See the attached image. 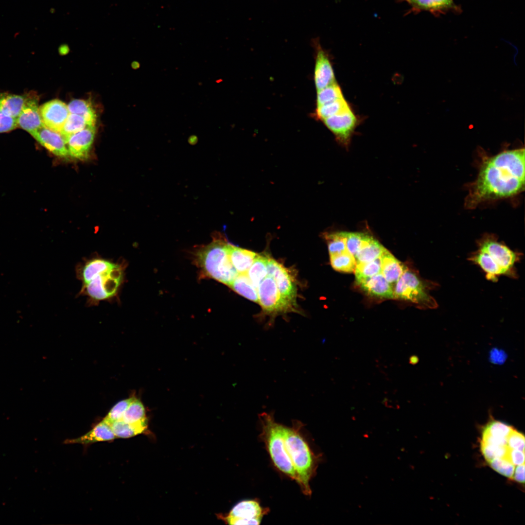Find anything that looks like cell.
<instances>
[{"mask_svg":"<svg viewBox=\"0 0 525 525\" xmlns=\"http://www.w3.org/2000/svg\"><path fill=\"white\" fill-rule=\"evenodd\" d=\"M88 125L86 120L82 116L70 113L59 133L66 143L70 136L82 130Z\"/></svg>","mask_w":525,"mask_h":525,"instance_id":"4dcf8cb0","label":"cell"},{"mask_svg":"<svg viewBox=\"0 0 525 525\" xmlns=\"http://www.w3.org/2000/svg\"><path fill=\"white\" fill-rule=\"evenodd\" d=\"M259 419L262 427L260 437L273 464L279 470L298 483V476L285 448L281 424L276 422L272 412L261 413Z\"/></svg>","mask_w":525,"mask_h":525,"instance_id":"52a82bcc","label":"cell"},{"mask_svg":"<svg viewBox=\"0 0 525 525\" xmlns=\"http://www.w3.org/2000/svg\"><path fill=\"white\" fill-rule=\"evenodd\" d=\"M350 107V105L344 97L332 102L317 106L315 116L322 121L324 119L344 111Z\"/></svg>","mask_w":525,"mask_h":525,"instance_id":"f546056e","label":"cell"},{"mask_svg":"<svg viewBox=\"0 0 525 525\" xmlns=\"http://www.w3.org/2000/svg\"><path fill=\"white\" fill-rule=\"evenodd\" d=\"M304 424L292 420V426L281 424V428L287 453L298 477V484L302 492L312 493L309 482L317 467V459L301 433Z\"/></svg>","mask_w":525,"mask_h":525,"instance_id":"5b68a950","label":"cell"},{"mask_svg":"<svg viewBox=\"0 0 525 525\" xmlns=\"http://www.w3.org/2000/svg\"><path fill=\"white\" fill-rule=\"evenodd\" d=\"M356 283L370 296L381 298L394 299L392 286L381 273L361 280Z\"/></svg>","mask_w":525,"mask_h":525,"instance_id":"ac0fdd59","label":"cell"},{"mask_svg":"<svg viewBox=\"0 0 525 525\" xmlns=\"http://www.w3.org/2000/svg\"><path fill=\"white\" fill-rule=\"evenodd\" d=\"M229 287L240 295L259 303L257 289L252 283L247 273L238 274Z\"/></svg>","mask_w":525,"mask_h":525,"instance_id":"d4e9b609","label":"cell"},{"mask_svg":"<svg viewBox=\"0 0 525 525\" xmlns=\"http://www.w3.org/2000/svg\"><path fill=\"white\" fill-rule=\"evenodd\" d=\"M269 510L256 499L245 500L237 504L223 518L229 525H260Z\"/></svg>","mask_w":525,"mask_h":525,"instance_id":"8fae6325","label":"cell"},{"mask_svg":"<svg viewBox=\"0 0 525 525\" xmlns=\"http://www.w3.org/2000/svg\"><path fill=\"white\" fill-rule=\"evenodd\" d=\"M316 49L314 79L317 91L335 82L333 69L327 52L321 47L318 39L314 41Z\"/></svg>","mask_w":525,"mask_h":525,"instance_id":"9a60e30c","label":"cell"},{"mask_svg":"<svg viewBox=\"0 0 525 525\" xmlns=\"http://www.w3.org/2000/svg\"><path fill=\"white\" fill-rule=\"evenodd\" d=\"M477 246L468 259L483 270L488 280L497 281L501 275L517 278L514 265L520 260L521 253L513 251L499 242L497 236L492 233L484 234L477 241Z\"/></svg>","mask_w":525,"mask_h":525,"instance_id":"277c9868","label":"cell"},{"mask_svg":"<svg viewBox=\"0 0 525 525\" xmlns=\"http://www.w3.org/2000/svg\"><path fill=\"white\" fill-rule=\"evenodd\" d=\"M228 243L220 233L214 234L211 242L197 250L195 261L203 276L229 286L238 273L230 260Z\"/></svg>","mask_w":525,"mask_h":525,"instance_id":"8992f818","label":"cell"},{"mask_svg":"<svg viewBox=\"0 0 525 525\" xmlns=\"http://www.w3.org/2000/svg\"><path fill=\"white\" fill-rule=\"evenodd\" d=\"M30 135L54 155L61 158L69 156L66 143L60 133L44 125Z\"/></svg>","mask_w":525,"mask_h":525,"instance_id":"e0dca14e","label":"cell"},{"mask_svg":"<svg viewBox=\"0 0 525 525\" xmlns=\"http://www.w3.org/2000/svg\"><path fill=\"white\" fill-rule=\"evenodd\" d=\"M17 128L16 119L7 115L0 109V133L9 132Z\"/></svg>","mask_w":525,"mask_h":525,"instance_id":"74e56055","label":"cell"},{"mask_svg":"<svg viewBox=\"0 0 525 525\" xmlns=\"http://www.w3.org/2000/svg\"><path fill=\"white\" fill-rule=\"evenodd\" d=\"M259 303L263 312L270 315H276L296 311L294 306L281 296L274 279L268 276L257 288Z\"/></svg>","mask_w":525,"mask_h":525,"instance_id":"9c48e42d","label":"cell"},{"mask_svg":"<svg viewBox=\"0 0 525 525\" xmlns=\"http://www.w3.org/2000/svg\"><path fill=\"white\" fill-rule=\"evenodd\" d=\"M95 132V126L88 125L82 130L70 136L66 142L69 155L78 159L87 158Z\"/></svg>","mask_w":525,"mask_h":525,"instance_id":"2e32d148","label":"cell"},{"mask_svg":"<svg viewBox=\"0 0 525 525\" xmlns=\"http://www.w3.org/2000/svg\"><path fill=\"white\" fill-rule=\"evenodd\" d=\"M482 454L490 467L514 481L525 482V437L512 426L490 419L482 427Z\"/></svg>","mask_w":525,"mask_h":525,"instance_id":"7a4b0ae2","label":"cell"},{"mask_svg":"<svg viewBox=\"0 0 525 525\" xmlns=\"http://www.w3.org/2000/svg\"><path fill=\"white\" fill-rule=\"evenodd\" d=\"M116 438L110 425L102 420L85 435L77 438L66 439L64 443L88 445L97 442L111 441Z\"/></svg>","mask_w":525,"mask_h":525,"instance_id":"d6986e66","label":"cell"},{"mask_svg":"<svg viewBox=\"0 0 525 525\" xmlns=\"http://www.w3.org/2000/svg\"><path fill=\"white\" fill-rule=\"evenodd\" d=\"M227 249L230 260L238 274L246 273L258 254L228 242Z\"/></svg>","mask_w":525,"mask_h":525,"instance_id":"44dd1931","label":"cell"},{"mask_svg":"<svg viewBox=\"0 0 525 525\" xmlns=\"http://www.w3.org/2000/svg\"><path fill=\"white\" fill-rule=\"evenodd\" d=\"M124 270V263L100 257L87 260L78 268L81 292L93 303L113 299L123 282Z\"/></svg>","mask_w":525,"mask_h":525,"instance_id":"3957f363","label":"cell"},{"mask_svg":"<svg viewBox=\"0 0 525 525\" xmlns=\"http://www.w3.org/2000/svg\"><path fill=\"white\" fill-rule=\"evenodd\" d=\"M39 112L44 125L59 133L70 114L68 105L58 99L39 106Z\"/></svg>","mask_w":525,"mask_h":525,"instance_id":"5bb4252c","label":"cell"},{"mask_svg":"<svg viewBox=\"0 0 525 525\" xmlns=\"http://www.w3.org/2000/svg\"><path fill=\"white\" fill-rule=\"evenodd\" d=\"M147 420L135 423H127L119 420L110 426L117 438H126L142 433L147 428Z\"/></svg>","mask_w":525,"mask_h":525,"instance_id":"603a6c76","label":"cell"},{"mask_svg":"<svg viewBox=\"0 0 525 525\" xmlns=\"http://www.w3.org/2000/svg\"><path fill=\"white\" fill-rule=\"evenodd\" d=\"M347 250L354 257L371 236L362 232L343 231Z\"/></svg>","mask_w":525,"mask_h":525,"instance_id":"836d02e7","label":"cell"},{"mask_svg":"<svg viewBox=\"0 0 525 525\" xmlns=\"http://www.w3.org/2000/svg\"><path fill=\"white\" fill-rule=\"evenodd\" d=\"M197 141V138L195 136H192L189 138V142L191 144H194Z\"/></svg>","mask_w":525,"mask_h":525,"instance_id":"f35d334b","label":"cell"},{"mask_svg":"<svg viewBox=\"0 0 525 525\" xmlns=\"http://www.w3.org/2000/svg\"><path fill=\"white\" fill-rule=\"evenodd\" d=\"M26 94L17 95L0 92V109L15 119L19 115L25 103Z\"/></svg>","mask_w":525,"mask_h":525,"instance_id":"cb8c5ba5","label":"cell"},{"mask_svg":"<svg viewBox=\"0 0 525 525\" xmlns=\"http://www.w3.org/2000/svg\"><path fill=\"white\" fill-rule=\"evenodd\" d=\"M330 262L335 270L344 273L354 272L356 265L354 257L348 251L330 255Z\"/></svg>","mask_w":525,"mask_h":525,"instance_id":"f1b7e54d","label":"cell"},{"mask_svg":"<svg viewBox=\"0 0 525 525\" xmlns=\"http://www.w3.org/2000/svg\"><path fill=\"white\" fill-rule=\"evenodd\" d=\"M359 121V117L351 106L322 120L324 124L333 134L339 144L345 148L349 147Z\"/></svg>","mask_w":525,"mask_h":525,"instance_id":"30bf717a","label":"cell"},{"mask_svg":"<svg viewBox=\"0 0 525 525\" xmlns=\"http://www.w3.org/2000/svg\"><path fill=\"white\" fill-rule=\"evenodd\" d=\"M478 153V173L468 185L464 201L466 209H474L485 202L514 197L524 191V148L505 149L491 156L483 149Z\"/></svg>","mask_w":525,"mask_h":525,"instance_id":"6da1fadb","label":"cell"},{"mask_svg":"<svg viewBox=\"0 0 525 525\" xmlns=\"http://www.w3.org/2000/svg\"><path fill=\"white\" fill-rule=\"evenodd\" d=\"M135 398L132 397L119 402L110 409L103 421L110 425L114 422L121 420L127 407Z\"/></svg>","mask_w":525,"mask_h":525,"instance_id":"8d00e7d4","label":"cell"},{"mask_svg":"<svg viewBox=\"0 0 525 525\" xmlns=\"http://www.w3.org/2000/svg\"><path fill=\"white\" fill-rule=\"evenodd\" d=\"M344 97L341 87L335 82L317 91V106L322 105Z\"/></svg>","mask_w":525,"mask_h":525,"instance_id":"d6a6232c","label":"cell"},{"mask_svg":"<svg viewBox=\"0 0 525 525\" xmlns=\"http://www.w3.org/2000/svg\"><path fill=\"white\" fill-rule=\"evenodd\" d=\"M267 270L268 276L274 279L283 298L296 306L297 288L291 272L282 264L269 257Z\"/></svg>","mask_w":525,"mask_h":525,"instance_id":"7c38bea8","label":"cell"},{"mask_svg":"<svg viewBox=\"0 0 525 525\" xmlns=\"http://www.w3.org/2000/svg\"><path fill=\"white\" fill-rule=\"evenodd\" d=\"M385 247L372 236L359 249L354 256L357 262H366L380 257Z\"/></svg>","mask_w":525,"mask_h":525,"instance_id":"484cf974","label":"cell"},{"mask_svg":"<svg viewBox=\"0 0 525 525\" xmlns=\"http://www.w3.org/2000/svg\"><path fill=\"white\" fill-rule=\"evenodd\" d=\"M268 258V257L258 254L246 273L252 283L257 289L267 275Z\"/></svg>","mask_w":525,"mask_h":525,"instance_id":"83f0119b","label":"cell"},{"mask_svg":"<svg viewBox=\"0 0 525 525\" xmlns=\"http://www.w3.org/2000/svg\"><path fill=\"white\" fill-rule=\"evenodd\" d=\"M438 286L437 282L421 279L416 271L407 267L393 289L394 299L408 301L420 309H436L438 303L430 292Z\"/></svg>","mask_w":525,"mask_h":525,"instance_id":"ba28073f","label":"cell"},{"mask_svg":"<svg viewBox=\"0 0 525 525\" xmlns=\"http://www.w3.org/2000/svg\"><path fill=\"white\" fill-rule=\"evenodd\" d=\"M323 237L327 241L330 256L348 251L343 231L327 232L323 234Z\"/></svg>","mask_w":525,"mask_h":525,"instance_id":"d590c367","label":"cell"},{"mask_svg":"<svg viewBox=\"0 0 525 525\" xmlns=\"http://www.w3.org/2000/svg\"><path fill=\"white\" fill-rule=\"evenodd\" d=\"M418 361L417 358L415 356H411L409 359V363L411 364H415Z\"/></svg>","mask_w":525,"mask_h":525,"instance_id":"ab89813d","label":"cell"},{"mask_svg":"<svg viewBox=\"0 0 525 525\" xmlns=\"http://www.w3.org/2000/svg\"><path fill=\"white\" fill-rule=\"evenodd\" d=\"M381 273L392 286L402 275L407 266L397 260L386 248L379 257Z\"/></svg>","mask_w":525,"mask_h":525,"instance_id":"ffe728a7","label":"cell"},{"mask_svg":"<svg viewBox=\"0 0 525 525\" xmlns=\"http://www.w3.org/2000/svg\"><path fill=\"white\" fill-rule=\"evenodd\" d=\"M16 120L18 127L30 134L44 126L39 112L38 97L36 93L32 91L26 93L24 104Z\"/></svg>","mask_w":525,"mask_h":525,"instance_id":"4fadbf2b","label":"cell"},{"mask_svg":"<svg viewBox=\"0 0 525 525\" xmlns=\"http://www.w3.org/2000/svg\"><path fill=\"white\" fill-rule=\"evenodd\" d=\"M356 282L381 273L380 258L366 262H357L354 271Z\"/></svg>","mask_w":525,"mask_h":525,"instance_id":"e575fe53","label":"cell"},{"mask_svg":"<svg viewBox=\"0 0 525 525\" xmlns=\"http://www.w3.org/2000/svg\"><path fill=\"white\" fill-rule=\"evenodd\" d=\"M407 2L413 9L424 10L433 14L443 13L458 9L453 0H400Z\"/></svg>","mask_w":525,"mask_h":525,"instance_id":"7402d4cb","label":"cell"},{"mask_svg":"<svg viewBox=\"0 0 525 525\" xmlns=\"http://www.w3.org/2000/svg\"><path fill=\"white\" fill-rule=\"evenodd\" d=\"M70 113L75 114L85 119L88 125L95 126L97 116L89 101L84 100H74L68 105Z\"/></svg>","mask_w":525,"mask_h":525,"instance_id":"4316f807","label":"cell"},{"mask_svg":"<svg viewBox=\"0 0 525 525\" xmlns=\"http://www.w3.org/2000/svg\"><path fill=\"white\" fill-rule=\"evenodd\" d=\"M147 420L144 406L138 399L130 403L124 412L121 420L127 423H135Z\"/></svg>","mask_w":525,"mask_h":525,"instance_id":"1f68e13d","label":"cell"}]
</instances>
